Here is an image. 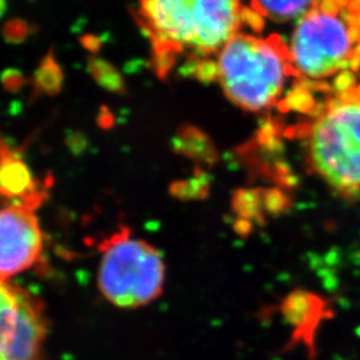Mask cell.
<instances>
[{"mask_svg": "<svg viewBox=\"0 0 360 360\" xmlns=\"http://www.w3.org/2000/svg\"><path fill=\"white\" fill-rule=\"evenodd\" d=\"M139 20L158 58L219 53L240 26V0H139Z\"/></svg>", "mask_w": 360, "mask_h": 360, "instance_id": "6da1fadb", "label": "cell"}, {"mask_svg": "<svg viewBox=\"0 0 360 360\" xmlns=\"http://www.w3.org/2000/svg\"><path fill=\"white\" fill-rule=\"evenodd\" d=\"M297 77L292 55L282 39L235 34L218 53L217 79L232 103L263 111L283 92L287 77Z\"/></svg>", "mask_w": 360, "mask_h": 360, "instance_id": "7a4b0ae2", "label": "cell"}, {"mask_svg": "<svg viewBox=\"0 0 360 360\" xmlns=\"http://www.w3.org/2000/svg\"><path fill=\"white\" fill-rule=\"evenodd\" d=\"M316 174L339 193H360V89L328 104L307 136Z\"/></svg>", "mask_w": 360, "mask_h": 360, "instance_id": "3957f363", "label": "cell"}, {"mask_svg": "<svg viewBox=\"0 0 360 360\" xmlns=\"http://www.w3.org/2000/svg\"><path fill=\"white\" fill-rule=\"evenodd\" d=\"M98 284L116 307L138 309L162 294L166 267L160 252L127 229L112 233L99 245Z\"/></svg>", "mask_w": 360, "mask_h": 360, "instance_id": "277c9868", "label": "cell"}, {"mask_svg": "<svg viewBox=\"0 0 360 360\" xmlns=\"http://www.w3.org/2000/svg\"><path fill=\"white\" fill-rule=\"evenodd\" d=\"M352 26L338 15L311 10L296 27L291 55L297 77L321 82L351 65Z\"/></svg>", "mask_w": 360, "mask_h": 360, "instance_id": "5b68a950", "label": "cell"}, {"mask_svg": "<svg viewBox=\"0 0 360 360\" xmlns=\"http://www.w3.org/2000/svg\"><path fill=\"white\" fill-rule=\"evenodd\" d=\"M49 333L37 296L10 281H0V360H40Z\"/></svg>", "mask_w": 360, "mask_h": 360, "instance_id": "8992f818", "label": "cell"}, {"mask_svg": "<svg viewBox=\"0 0 360 360\" xmlns=\"http://www.w3.org/2000/svg\"><path fill=\"white\" fill-rule=\"evenodd\" d=\"M44 239L35 206L13 202L0 208V281L32 269L43 254Z\"/></svg>", "mask_w": 360, "mask_h": 360, "instance_id": "52a82bcc", "label": "cell"}, {"mask_svg": "<svg viewBox=\"0 0 360 360\" xmlns=\"http://www.w3.org/2000/svg\"><path fill=\"white\" fill-rule=\"evenodd\" d=\"M314 1L315 0H251L252 10L276 23L299 19L309 11Z\"/></svg>", "mask_w": 360, "mask_h": 360, "instance_id": "ba28073f", "label": "cell"}, {"mask_svg": "<svg viewBox=\"0 0 360 360\" xmlns=\"http://www.w3.org/2000/svg\"><path fill=\"white\" fill-rule=\"evenodd\" d=\"M240 20L242 23L248 25L251 28H254L257 32H260L264 27V18L257 13L255 10L252 8H248V7H243L242 8V13H240Z\"/></svg>", "mask_w": 360, "mask_h": 360, "instance_id": "9c48e42d", "label": "cell"}, {"mask_svg": "<svg viewBox=\"0 0 360 360\" xmlns=\"http://www.w3.org/2000/svg\"><path fill=\"white\" fill-rule=\"evenodd\" d=\"M334 1L338 7H345V6L349 4V0H334Z\"/></svg>", "mask_w": 360, "mask_h": 360, "instance_id": "30bf717a", "label": "cell"}, {"mask_svg": "<svg viewBox=\"0 0 360 360\" xmlns=\"http://www.w3.org/2000/svg\"><path fill=\"white\" fill-rule=\"evenodd\" d=\"M354 55H356V56H359V58H360V47H359V50H358V51L354 52Z\"/></svg>", "mask_w": 360, "mask_h": 360, "instance_id": "8fae6325", "label": "cell"}, {"mask_svg": "<svg viewBox=\"0 0 360 360\" xmlns=\"http://www.w3.org/2000/svg\"><path fill=\"white\" fill-rule=\"evenodd\" d=\"M0 8H1V6H0Z\"/></svg>", "mask_w": 360, "mask_h": 360, "instance_id": "7c38bea8", "label": "cell"}]
</instances>
